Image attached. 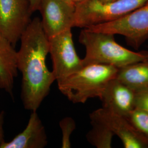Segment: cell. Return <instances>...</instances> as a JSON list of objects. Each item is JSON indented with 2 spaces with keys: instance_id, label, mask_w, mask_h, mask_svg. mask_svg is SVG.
<instances>
[{
  "instance_id": "2e32d148",
  "label": "cell",
  "mask_w": 148,
  "mask_h": 148,
  "mask_svg": "<svg viewBox=\"0 0 148 148\" xmlns=\"http://www.w3.org/2000/svg\"><path fill=\"white\" fill-rule=\"evenodd\" d=\"M59 126L62 132V148H71L70 136L76 129L75 121L70 117H65L59 122Z\"/></svg>"
},
{
  "instance_id": "7c38bea8",
  "label": "cell",
  "mask_w": 148,
  "mask_h": 148,
  "mask_svg": "<svg viewBox=\"0 0 148 148\" xmlns=\"http://www.w3.org/2000/svg\"><path fill=\"white\" fill-rule=\"evenodd\" d=\"M11 43L0 34V88L13 95L14 79L18 75L16 53Z\"/></svg>"
},
{
  "instance_id": "44dd1931",
  "label": "cell",
  "mask_w": 148,
  "mask_h": 148,
  "mask_svg": "<svg viewBox=\"0 0 148 148\" xmlns=\"http://www.w3.org/2000/svg\"><path fill=\"white\" fill-rule=\"evenodd\" d=\"M65 1L66 2H68V3H70V4H71V5H74V4L73 3V2H72V1H71V0H65Z\"/></svg>"
},
{
  "instance_id": "9c48e42d",
  "label": "cell",
  "mask_w": 148,
  "mask_h": 148,
  "mask_svg": "<svg viewBox=\"0 0 148 148\" xmlns=\"http://www.w3.org/2000/svg\"><path fill=\"white\" fill-rule=\"evenodd\" d=\"M38 11L48 38L74 27L75 6L65 0H40Z\"/></svg>"
},
{
  "instance_id": "4fadbf2b",
  "label": "cell",
  "mask_w": 148,
  "mask_h": 148,
  "mask_svg": "<svg viewBox=\"0 0 148 148\" xmlns=\"http://www.w3.org/2000/svg\"><path fill=\"white\" fill-rule=\"evenodd\" d=\"M117 79L135 92L148 87V60L119 68Z\"/></svg>"
},
{
  "instance_id": "5bb4252c",
  "label": "cell",
  "mask_w": 148,
  "mask_h": 148,
  "mask_svg": "<svg viewBox=\"0 0 148 148\" xmlns=\"http://www.w3.org/2000/svg\"><path fill=\"white\" fill-rule=\"evenodd\" d=\"M92 128L86 134L89 143L97 148H110L115 134L108 128L99 123L90 121Z\"/></svg>"
},
{
  "instance_id": "277c9868",
  "label": "cell",
  "mask_w": 148,
  "mask_h": 148,
  "mask_svg": "<svg viewBox=\"0 0 148 148\" xmlns=\"http://www.w3.org/2000/svg\"><path fill=\"white\" fill-rule=\"evenodd\" d=\"M148 0H115L104 3L100 0H86L75 5L74 27H88L114 21L126 16Z\"/></svg>"
},
{
  "instance_id": "ac0fdd59",
  "label": "cell",
  "mask_w": 148,
  "mask_h": 148,
  "mask_svg": "<svg viewBox=\"0 0 148 148\" xmlns=\"http://www.w3.org/2000/svg\"><path fill=\"white\" fill-rule=\"evenodd\" d=\"M3 124H4V111H2L0 112V145L5 142Z\"/></svg>"
},
{
  "instance_id": "6da1fadb",
  "label": "cell",
  "mask_w": 148,
  "mask_h": 148,
  "mask_svg": "<svg viewBox=\"0 0 148 148\" xmlns=\"http://www.w3.org/2000/svg\"><path fill=\"white\" fill-rule=\"evenodd\" d=\"M20 40L16 64L22 74L21 99L25 109L37 111L56 81L46 65L49 41L41 19L36 17L31 21Z\"/></svg>"
},
{
  "instance_id": "8fae6325",
  "label": "cell",
  "mask_w": 148,
  "mask_h": 148,
  "mask_svg": "<svg viewBox=\"0 0 148 148\" xmlns=\"http://www.w3.org/2000/svg\"><path fill=\"white\" fill-rule=\"evenodd\" d=\"M47 133L37 111H32L27 127L9 142L0 148H44L47 145Z\"/></svg>"
},
{
  "instance_id": "3957f363",
  "label": "cell",
  "mask_w": 148,
  "mask_h": 148,
  "mask_svg": "<svg viewBox=\"0 0 148 148\" xmlns=\"http://www.w3.org/2000/svg\"><path fill=\"white\" fill-rule=\"evenodd\" d=\"M118 70L109 65H87L58 82V87L72 103H85L90 98H100L108 82L116 77Z\"/></svg>"
},
{
  "instance_id": "8992f818",
  "label": "cell",
  "mask_w": 148,
  "mask_h": 148,
  "mask_svg": "<svg viewBox=\"0 0 148 148\" xmlns=\"http://www.w3.org/2000/svg\"><path fill=\"white\" fill-rule=\"evenodd\" d=\"M49 53L53 64V72L58 82L82 68V59L76 53L71 29L48 38Z\"/></svg>"
},
{
  "instance_id": "7a4b0ae2",
  "label": "cell",
  "mask_w": 148,
  "mask_h": 148,
  "mask_svg": "<svg viewBox=\"0 0 148 148\" xmlns=\"http://www.w3.org/2000/svg\"><path fill=\"white\" fill-rule=\"evenodd\" d=\"M79 42L85 46L83 66L93 64H106L120 68L131 64L148 60V51L134 52L117 43L115 35L84 29Z\"/></svg>"
},
{
  "instance_id": "ba28073f",
  "label": "cell",
  "mask_w": 148,
  "mask_h": 148,
  "mask_svg": "<svg viewBox=\"0 0 148 148\" xmlns=\"http://www.w3.org/2000/svg\"><path fill=\"white\" fill-rule=\"evenodd\" d=\"M90 121L108 128L121 139L125 148H148V140L139 132L126 117L101 108L90 115Z\"/></svg>"
},
{
  "instance_id": "e0dca14e",
  "label": "cell",
  "mask_w": 148,
  "mask_h": 148,
  "mask_svg": "<svg viewBox=\"0 0 148 148\" xmlns=\"http://www.w3.org/2000/svg\"><path fill=\"white\" fill-rule=\"evenodd\" d=\"M135 108L148 114V87L136 92Z\"/></svg>"
},
{
  "instance_id": "52a82bcc",
  "label": "cell",
  "mask_w": 148,
  "mask_h": 148,
  "mask_svg": "<svg viewBox=\"0 0 148 148\" xmlns=\"http://www.w3.org/2000/svg\"><path fill=\"white\" fill-rule=\"evenodd\" d=\"M29 0H0V34L14 46L32 21Z\"/></svg>"
},
{
  "instance_id": "5b68a950",
  "label": "cell",
  "mask_w": 148,
  "mask_h": 148,
  "mask_svg": "<svg viewBox=\"0 0 148 148\" xmlns=\"http://www.w3.org/2000/svg\"><path fill=\"white\" fill-rule=\"evenodd\" d=\"M85 29L114 35H122L125 37L130 46L137 49L148 39V1L119 19Z\"/></svg>"
},
{
  "instance_id": "d6986e66",
  "label": "cell",
  "mask_w": 148,
  "mask_h": 148,
  "mask_svg": "<svg viewBox=\"0 0 148 148\" xmlns=\"http://www.w3.org/2000/svg\"><path fill=\"white\" fill-rule=\"evenodd\" d=\"M40 1V0H29L30 8L32 13L35 11H38V7Z\"/></svg>"
},
{
  "instance_id": "9a60e30c",
  "label": "cell",
  "mask_w": 148,
  "mask_h": 148,
  "mask_svg": "<svg viewBox=\"0 0 148 148\" xmlns=\"http://www.w3.org/2000/svg\"><path fill=\"white\" fill-rule=\"evenodd\" d=\"M126 118L138 131L148 140V114L135 108Z\"/></svg>"
},
{
  "instance_id": "30bf717a",
  "label": "cell",
  "mask_w": 148,
  "mask_h": 148,
  "mask_svg": "<svg viewBox=\"0 0 148 148\" xmlns=\"http://www.w3.org/2000/svg\"><path fill=\"white\" fill-rule=\"evenodd\" d=\"M136 92L116 77L111 79L100 97L102 108L127 117L135 109Z\"/></svg>"
},
{
  "instance_id": "ffe728a7",
  "label": "cell",
  "mask_w": 148,
  "mask_h": 148,
  "mask_svg": "<svg viewBox=\"0 0 148 148\" xmlns=\"http://www.w3.org/2000/svg\"><path fill=\"white\" fill-rule=\"evenodd\" d=\"M71 1H72L74 5H75H75H77V4H79V3H81V2H84V1H85L86 0H71Z\"/></svg>"
}]
</instances>
